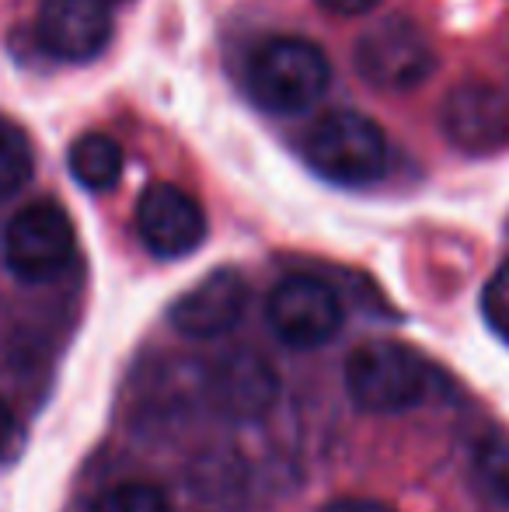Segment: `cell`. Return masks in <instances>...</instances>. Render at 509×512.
Masks as SVG:
<instances>
[{
  "instance_id": "obj_1",
  "label": "cell",
  "mask_w": 509,
  "mask_h": 512,
  "mask_svg": "<svg viewBox=\"0 0 509 512\" xmlns=\"http://www.w3.org/2000/svg\"><path fill=\"white\" fill-rule=\"evenodd\" d=\"M328 81L332 67L325 49L297 35L262 42L248 63V88L255 102L276 115L307 112L328 91Z\"/></svg>"
},
{
  "instance_id": "obj_2",
  "label": "cell",
  "mask_w": 509,
  "mask_h": 512,
  "mask_svg": "<svg viewBox=\"0 0 509 512\" xmlns=\"http://www.w3.org/2000/svg\"><path fill=\"white\" fill-rule=\"evenodd\" d=\"M304 157L321 178L335 185H374L387 171L384 129L360 112H328L307 133Z\"/></svg>"
},
{
  "instance_id": "obj_3",
  "label": "cell",
  "mask_w": 509,
  "mask_h": 512,
  "mask_svg": "<svg viewBox=\"0 0 509 512\" xmlns=\"http://www.w3.org/2000/svg\"><path fill=\"white\" fill-rule=\"evenodd\" d=\"M346 387L363 411L398 415L426 398V359L401 342H367L346 359Z\"/></svg>"
},
{
  "instance_id": "obj_4",
  "label": "cell",
  "mask_w": 509,
  "mask_h": 512,
  "mask_svg": "<svg viewBox=\"0 0 509 512\" xmlns=\"http://www.w3.org/2000/svg\"><path fill=\"white\" fill-rule=\"evenodd\" d=\"M77 248L74 223L53 199L21 206L4 227V265L21 283H49L70 265Z\"/></svg>"
},
{
  "instance_id": "obj_5",
  "label": "cell",
  "mask_w": 509,
  "mask_h": 512,
  "mask_svg": "<svg viewBox=\"0 0 509 512\" xmlns=\"http://www.w3.org/2000/svg\"><path fill=\"white\" fill-rule=\"evenodd\" d=\"M356 70L377 91H412L426 84L436 70L433 42L426 39L415 21L387 18L374 25L360 42H356Z\"/></svg>"
},
{
  "instance_id": "obj_6",
  "label": "cell",
  "mask_w": 509,
  "mask_h": 512,
  "mask_svg": "<svg viewBox=\"0 0 509 512\" xmlns=\"http://www.w3.org/2000/svg\"><path fill=\"white\" fill-rule=\"evenodd\" d=\"M272 335L290 349H318L342 328V300L314 276H286L265 300Z\"/></svg>"
},
{
  "instance_id": "obj_7",
  "label": "cell",
  "mask_w": 509,
  "mask_h": 512,
  "mask_svg": "<svg viewBox=\"0 0 509 512\" xmlns=\"http://www.w3.org/2000/svg\"><path fill=\"white\" fill-rule=\"evenodd\" d=\"M136 230L157 258H185L206 241V213L185 189L157 182L136 203Z\"/></svg>"
},
{
  "instance_id": "obj_8",
  "label": "cell",
  "mask_w": 509,
  "mask_h": 512,
  "mask_svg": "<svg viewBox=\"0 0 509 512\" xmlns=\"http://www.w3.org/2000/svg\"><path fill=\"white\" fill-rule=\"evenodd\" d=\"M35 39L56 60H95L112 39L109 0H42Z\"/></svg>"
},
{
  "instance_id": "obj_9",
  "label": "cell",
  "mask_w": 509,
  "mask_h": 512,
  "mask_svg": "<svg viewBox=\"0 0 509 512\" xmlns=\"http://www.w3.org/2000/svg\"><path fill=\"white\" fill-rule=\"evenodd\" d=\"M440 129L464 154H492L509 140V102L499 88L468 81L443 98Z\"/></svg>"
},
{
  "instance_id": "obj_10",
  "label": "cell",
  "mask_w": 509,
  "mask_h": 512,
  "mask_svg": "<svg viewBox=\"0 0 509 512\" xmlns=\"http://www.w3.org/2000/svg\"><path fill=\"white\" fill-rule=\"evenodd\" d=\"M248 283L241 272L217 269L175 300L171 324L189 338H220L245 317Z\"/></svg>"
},
{
  "instance_id": "obj_11",
  "label": "cell",
  "mask_w": 509,
  "mask_h": 512,
  "mask_svg": "<svg viewBox=\"0 0 509 512\" xmlns=\"http://www.w3.org/2000/svg\"><path fill=\"white\" fill-rule=\"evenodd\" d=\"M210 398L227 418L252 422L276 405L279 377L269 366V359L255 356L248 349H238L224 356L210 373Z\"/></svg>"
},
{
  "instance_id": "obj_12",
  "label": "cell",
  "mask_w": 509,
  "mask_h": 512,
  "mask_svg": "<svg viewBox=\"0 0 509 512\" xmlns=\"http://www.w3.org/2000/svg\"><path fill=\"white\" fill-rule=\"evenodd\" d=\"M70 175L91 192H109L123 178V147L109 133H84L70 147Z\"/></svg>"
},
{
  "instance_id": "obj_13",
  "label": "cell",
  "mask_w": 509,
  "mask_h": 512,
  "mask_svg": "<svg viewBox=\"0 0 509 512\" xmlns=\"http://www.w3.org/2000/svg\"><path fill=\"white\" fill-rule=\"evenodd\" d=\"M32 171H35V157L25 129L0 115V203L25 189Z\"/></svg>"
},
{
  "instance_id": "obj_14",
  "label": "cell",
  "mask_w": 509,
  "mask_h": 512,
  "mask_svg": "<svg viewBox=\"0 0 509 512\" xmlns=\"http://www.w3.org/2000/svg\"><path fill=\"white\" fill-rule=\"evenodd\" d=\"M91 512H171L168 495L150 481H123L95 499Z\"/></svg>"
},
{
  "instance_id": "obj_15",
  "label": "cell",
  "mask_w": 509,
  "mask_h": 512,
  "mask_svg": "<svg viewBox=\"0 0 509 512\" xmlns=\"http://www.w3.org/2000/svg\"><path fill=\"white\" fill-rule=\"evenodd\" d=\"M478 481L496 495L499 502H509V443L506 439H489L475 453Z\"/></svg>"
},
{
  "instance_id": "obj_16",
  "label": "cell",
  "mask_w": 509,
  "mask_h": 512,
  "mask_svg": "<svg viewBox=\"0 0 509 512\" xmlns=\"http://www.w3.org/2000/svg\"><path fill=\"white\" fill-rule=\"evenodd\" d=\"M482 314H485V321L492 324V331H496V335L509 338V262L499 265V269L492 272L489 283H485Z\"/></svg>"
},
{
  "instance_id": "obj_17",
  "label": "cell",
  "mask_w": 509,
  "mask_h": 512,
  "mask_svg": "<svg viewBox=\"0 0 509 512\" xmlns=\"http://www.w3.org/2000/svg\"><path fill=\"white\" fill-rule=\"evenodd\" d=\"M321 512H394V509L377 499H335L328 506H321Z\"/></svg>"
},
{
  "instance_id": "obj_18",
  "label": "cell",
  "mask_w": 509,
  "mask_h": 512,
  "mask_svg": "<svg viewBox=\"0 0 509 512\" xmlns=\"http://www.w3.org/2000/svg\"><path fill=\"white\" fill-rule=\"evenodd\" d=\"M321 4L328 7V11H335V14H346V18H356V14H367V11H374L381 0H321Z\"/></svg>"
},
{
  "instance_id": "obj_19",
  "label": "cell",
  "mask_w": 509,
  "mask_h": 512,
  "mask_svg": "<svg viewBox=\"0 0 509 512\" xmlns=\"http://www.w3.org/2000/svg\"><path fill=\"white\" fill-rule=\"evenodd\" d=\"M11 436H14V411L4 398H0V450L11 443Z\"/></svg>"
}]
</instances>
